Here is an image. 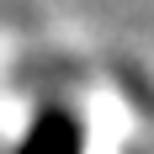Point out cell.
I'll return each instance as SVG.
<instances>
[{"mask_svg": "<svg viewBox=\"0 0 154 154\" xmlns=\"http://www.w3.org/2000/svg\"><path fill=\"white\" fill-rule=\"evenodd\" d=\"M21 154H80V128L64 112H48L43 122L32 128V138L21 143Z\"/></svg>", "mask_w": 154, "mask_h": 154, "instance_id": "1", "label": "cell"}]
</instances>
